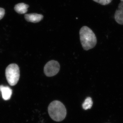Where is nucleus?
I'll return each mask as SVG.
<instances>
[{"label": "nucleus", "mask_w": 123, "mask_h": 123, "mask_svg": "<svg viewBox=\"0 0 123 123\" xmlns=\"http://www.w3.org/2000/svg\"><path fill=\"white\" fill-rule=\"evenodd\" d=\"M80 40L82 47L85 50L93 48L96 45V36L92 30L88 27L84 26L79 31Z\"/></svg>", "instance_id": "1"}, {"label": "nucleus", "mask_w": 123, "mask_h": 123, "mask_svg": "<svg viewBox=\"0 0 123 123\" xmlns=\"http://www.w3.org/2000/svg\"><path fill=\"white\" fill-rule=\"evenodd\" d=\"M48 111L51 118L57 122L62 121L65 118L66 110L62 103L58 101H55L49 104Z\"/></svg>", "instance_id": "2"}, {"label": "nucleus", "mask_w": 123, "mask_h": 123, "mask_svg": "<svg viewBox=\"0 0 123 123\" xmlns=\"http://www.w3.org/2000/svg\"><path fill=\"white\" fill-rule=\"evenodd\" d=\"M5 75L9 84L11 86L15 85L20 78V69L18 66L15 64H10L6 69Z\"/></svg>", "instance_id": "3"}, {"label": "nucleus", "mask_w": 123, "mask_h": 123, "mask_svg": "<svg viewBox=\"0 0 123 123\" xmlns=\"http://www.w3.org/2000/svg\"><path fill=\"white\" fill-rule=\"evenodd\" d=\"M60 65L59 62L55 60L50 61L46 64L44 68V74L47 76H53L59 73Z\"/></svg>", "instance_id": "4"}, {"label": "nucleus", "mask_w": 123, "mask_h": 123, "mask_svg": "<svg viewBox=\"0 0 123 123\" xmlns=\"http://www.w3.org/2000/svg\"><path fill=\"white\" fill-rule=\"evenodd\" d=\"M24 18L29 22L37 23L43 20V16L42 14L36 13L27 14L24 15Z\"/></svg>", "instance_id": "5"}, {"label": "nucleus", "mask_w": 123, "mask_h": 123, "mask_svg": "<svg viewBox=\"0 0 123 123\" xmlns=\"http://www.w3.org/2000/svg\"><path fill=\"white\" fill-rule=\"evenodd\" d=\"M114 17L117 23L123 25V1L119 4L118 8L115 12Z\"/></svg>", "instance_id": "6"}, {"label": "nucleus", "mask_w": 123, "mask_h": 123, "mask_svg": "<svg viewBox=\"0 0 123 123\" xmlns=\"http://www.w3.org/2000/svg\"><path fill=\"white\" fill-rule=\"evenodd\" d=\"M0 91L2 94V97L5 100L10 99L12 94V90L9 86H0Z\"/></svg>", "instance_id": "7"}, {"label": "nucleus", "mask_w": 123, "mask_h": 123, "mask_svg": "<svg viewBox=\"0 0 123 123\" xmlns=\"http://www.w3.org/2000/svg\"><path fill=\"white\" fill-rule=\"evenodd\" d=\"M29 7V5L26 4L24 3H19L15 5L14 9L18 13L23 14L27 12Z\"/></svg>", "instance_id": "8"}, {"label": "nucleus", "mask_w": 123, "mask_h": 123, "mask_svg": "<svg viewBox=\"0 0 123 123\" xmlns=\"http://www.w3.org/2000/svg\"><path fill=\"white\" fill-rule=\"evenodd\" d=\"M93 101L90 97L86 98L82 105L83 109L85 110H87L90 109L93 105Z\"/></svg>", "instance_id": "9"}, {"label": "nucleus", "mask_w": 123, "mask_h": 123, "mask_svg": "<svg viewBox=\"0 0 123 123\" xmlns=\"http://www.w3.org/2000/svg\"><path fill=\"white\" fill-rule=\"evenodd\" d=\"M95 2H97L102 5H106L110 4L112 0H93Z\"/></svg>", "instance_id": "10"}, {"label": "nucleus", "mask_w": 123, "mask_h": 123, "mask_svg": "<svg viewBox=\"0 0 123 123\" xmlns=\"http://www.w3.org/2000/svg\"><path fill=\"white\" fill-rule=\"evenodd\" d=\"M5 14L4 9L2 8H0V20L4 17Z\"/></svg>", "instance_id": "11"}, {"label": "nucleus", "mask_w": 123, "mask_h": 123, "mask_svg": "<svg viewBox=\"0 0 123 123\" xmlns=\"http://www.w3.org/2000/svg\"><path fill=\"white\" fill-rule=\"evenodd\" d=\"M120 1H121H121H123V0H120Z\"/></svg>", "instance_id": "12"}]
</instances>
